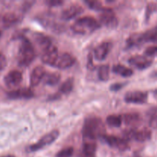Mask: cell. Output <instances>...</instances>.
Wrapping results in <instances>:
<instances>
[{"label":"cell","mask_w":157,"mask_h":157,"mask_svg":"<svg viewBox=\"0 0 157 157\" xmlns=\"http://www.w3.org/2000/svg\"><path fill=\"white\" fill-rule=\"evenodd\" d=\"M74 85H75V80L74 78H67L66 81H64L62 84H61L60 87L58 88V96L61 98L62 95H66L70 94L74 88Z\"/></svg>","instance_id":"cell-21"},{"label":"cell","mask_w":157,"mask_h":157,"mask_svg":"<svg viewBox=\"0 0 157 157\" xmlns=\"http://www.w3.org/2000/svg\"><path fill=\"white\" fill-rule=\"evenodd\" d=\"M133 157H140V156H133Z\"/></svg>","instance_id":"cell-36"},{"label":"cell","mask_w":157,"mask_h":157,"mask_svg":"<svg viewBox=\"0 0 157 157\" xmlns=\"http://www.w3.org/2000/svg\"><path fill=\"white\" fill-rule=\"evenodd\" d=\"M130 64L140 70L148 68L153 64V60L146 55H134L129 58Z\"/></svg>","instance_id":"cell-13"},{"label":"cell","mask_w":157,"mask_h":157,"mask_svg":"<svg viewBox=\"0 0 157 157\" xmlns=\"http://www.w3.org/2000/svg\"><path fill=\"white\" fill-rule=\"evenodd\" d=\"M148 99V94L144 91H130L124 96V101L128 104H143L147 103Z\"/></svg>","instance_id":"cell-9"},{"label":"cell","mask_w":157,"mask_h":157,"mask_svg":"<svg viewBox=\"0 0 157 157\" xmlns=\"http://www.w3.org/2000/svg\"><path fill=\"white\" fill-rule=\"evenodd\" d=\"M7 65V60L4 55L0 52V71L4 70L5 67Z\"/></svg>","instance_id":"cell-32"},{"label":"cell","mask_w":157,"mask_h":157,"mask_svg":"<svg viewBox=\"0 0 157 157\" xmlns=\"http://www.w3.org/2000/svg\"><path fill=\"white\" fill-rule=\"evenodd\" d=\"M83 12L84 8L82 6L78 3H72L61 12V17L64 20H71L81 15Z\"/></svg>","instance_id":"cell-12"},{"label":"cell","mask_w":157,"mask_h":157,"mask_svg":"<svg viewBox=\"0 0 157 157\" xmlns=\"http://www.w3.org/2000/svg\"><path fill=\"white\" fill-rule=\"evenodd\" d=\"M112 71H113V73L121 75L124 78H129V77H131L133 75V71L131 68L120 64L113 65Z\"/></svg>","instance_id":"cell-22"},{"label":"cell","mask_w":157,"mask_h":157,"mask_svg":"<svg viewBox=\"0 0 157 157\" xmlns=\"http://www.w3.org/2000/svg\"><path fill=\"white\" fill-rule=\"evenodd\" d=\"M33 40L37 46H38L42 52L52 45V39L48 35L41 32H36L33 34Z\"/></svg>","instance_id":"cell-17"},{"label":"cell","mask_w":157,"mask_h":157,"mask_svg":"<svg viewBox=\"0 0 157 157\" xmlns=\"http://www.w3.org/2000/svg\"><path fill=\"white\" fill-rule=\"evenodd\" d=\"M124 139L128 141L130 140H134L137 142L144 143L151 139L152 132L151 130L147 128H144L140 130L132 128L126 130L124 132Z\"/></svg>","instance_id":"cell-5"},{"label":"cell","mask_w":157,"mask_h":157,"mask_svg":"<svg viewBox=\"0 0 157 157\" xmlns=\"http://www.w3.org/2000/svg\"><path fill=\"white\" fill-rule=\"evenodd\" d=\"M60 135V132L58 130H53L48 133L44 135V136L41 138L35 144H32L29 147V151L31 152H36L38 150H41L46 146H48L50 144H53L55 140L58 138Z\"/></svg>","instance_id":"cell-4"},{"label":"cell","mask_w":157,"mask_h":157,"mask_svg":"<svg viewBox=\"0 0 157 157\" xmlns=\"http://www.w3.org/2000/svg\"><path fill=\"white\" fill-rule=\"evenodd\" d=\"M99 20L102 25L110 29L116 28L118 25V18L114 12L109 8H107L101 12Z\"/></svg>","instance_id":"cell-6"},{"label":"cell","mask_w":157,"mask_h":157,"mask_svg":"<svg viewBox=\"0 0 157 157\" xmlns=\"http://www.w3.org/2000/svg\"><path fill=\"white\" fill-rule=\"evenodd\" d=\"M122 121L127 126L130 127H136L140 124L141 121L140 115L136 112H130L125 113L121 115Z\"/></svg>","instance_id":"cell-18"},{"label":"cell","mask_w":157,"mask_h":157,"mask_svg":"<svg viewBox=\"0 0 157 157\" xmlns=\"http://www.w3.org/2000/svg\"><path fill=\"white\" fill-rule=\"evenodd\" d=\"M105 126L102 120L98 117H90L84 121L82 128L83 140H96L105 136Z\"/></svg>","instance_id":"cell-1"},{"label":"cell","mask_w":157,"mask_h":157,"mask_svg":"<svg viewBox=\"0 0 157 157\" xmlns=\"http://www.w3.org/2000/svg\"><path fill=\"white\" fill-rule=\"evenodd\" d=\"M126 84H127V83H115V84H113L110 85V90L111 91L117 92L121 90V89H122Z\"/></svg>","instance_id":"cell-31"},{"label":"cell","mask_w":157,"mask_h":157,"mask_svg":"<svg viewBox=\"0 0 157 157\" xmlns=\"http://www.w3.org/2000/svg\"><path fill=\"white\" fill-rule=\"evenodd\" d=\"M2 23L5 28H9L19 21L20 17L13 12H7L2 16Z\"/></svg>","instance_id":"cell-20"},{"label":"cell","mask_w":157,"mask_h":157,"mask_svg":"<svg viewBox=\"0 0 157 157\" xmlns=\"http://www.w3.org/2000/svg\"><path fill=\"white\" fill-rule=\"evenodd\" d=\"M23 79L22 74L18 70L10 71L4 77V83L6 87L9 89H14L18 87Z\"/></svg>","instance_id":"cell-7"},{"label":"cell","mask_w":157,"mask_h":157,"mask_svg":"<svg viewBox=\"0 0 157 157\" xmlns=\"http://www.w3.org/2000/svg\"><path fill=\"white\" fill-rule=\"evenodd\" d=\"M98 78L101 81H107L110 78V67L108 64H103L98 68Z\"/></svg>","instance_id":"cell-24"},{"label":"cell","mask_w":157,"mask_h":157,"mask_svg":"<svg viewBox=\"0 0 157 157\" xmlns=\"http://www.w3.org/2000/svg\"><path fill=\"white\" fill-rule=\"evenodd\" d=\"M74 151H75V150H74L73 147H66V148L60 150L56 154V157H71L74 154Z\"/></svg>","instance_id":"cell-28"},{"label":"cell","mask_w":157,"mask_h":157,"mask_svg":"<svg viewBox=\"0 0 157 157\" xmlns=\"http://www.w3.org/2000/svg\"><path fill=\"white\" fill-rule=\"evenodd\" d=\"M21 42L18 52V62L20 66L28 67L30 65L36 57V52L32 43L26 37L19 35Z\"/></svg>","instance_id":"cell-2"},{"label":"cell","mask_w":157,"mask_h":157,"mask_svg":"<svg viewBox=\"0 0 157 157\" xmlns=\"http://www.w3.org/2000/svg\"><path fill=\"white\" fill-rule=\"evenodd\" d=\"M103 139L110 147L118 149L121 151H125L129 148L128 140L124 138L113 136V135H105Z\"/></svg>","instance_id":"cell-8"},{"label":"cell","mask_w":157,"mask_h":157,"mask_svg":"<svg viewBox=\"0 0 157 157\" xmlns=\"http://www.w3.org/2000/svg\"><path fill=\"white\" fill-rule=\"evenodd\" d=\"M45 3L51 7H56V6H61L64 3V2L60 1V0H51V1L45 2Z\"/></svg>","instance_id":"cell-33"},{"label":"cell","mask_w":157,"mask_h":157,"mask_svg":"<svg viewBox=\"0 0 157 157\" xmlns=\"http://www.w3.org/2000/svg\"><path fill=\"white\" fill-rule=\"evenodd\" d=\"M107 124L111 127H120L122 124V118L117 115H110L106 119Z\"/></svg>","instance_id":"cell-25"},{"label":"cell","mask_w":157,"mask_h":157,"mask_svg":"<svg viewBox=\"0 0 157 157\" xmlns=\"http://www.w3.org/2000/svg\"><path fill=\"white\" fill-rule=\"evenodd\" d=\"M0 157H15L12 155H7V156H0Z\"/></svg>","instance_id":"cell-34"},{"label":"cell","mask_w":157,"mask_h":157,"mask_svg":"<svg viewBox=\"0 0 157 157\" xmlns=\"http://www.w3.org/2000/svg\"><path fill=\"white\" fill-rule=\"evenodd\" d=\"M157 9V6L155 3L150 2L147 5V11H146V19L149 20L150 19V16H151L152 13L155 12Z\"/></svg>","instance_id":"cell-29"},{"label":"cell","mask_w":157,"mask_h":157,"mask_svg":"<svg viewBox=\"0 0 157 157\" xmlns=\"http://www.w3.org/2000/svg\"><path fill=\"white\" fill-rule=\"evenodd\" d=\"M46 75V71L42 66H37L32 70L30 75V84L32 87L38 86L43 81Z\"/></svg>","instance_id":"cell-16"},{"label":"cell","mask_w":157,"mask_h":157,"mask_svg":"<svg viewBox=\"0 0 157 157\" xmlns=\"http://www.w3.org/2000/svg\"><path fill=\"white\" fill-rule=\"evenodd\" d=\"M84 2L87 4V6H88L90 9H93V10L96 11H104V9H106L107 8L104 7L102 5V3L99 1H86Z\"/></svg>","instance_id":"cell-27"},{"label":"cell","mask_w":157,"mask_h":157,"mask_svg":"<svg viewBox=\"0 0 157 157\" xmlns=\"http://www.w3.org/2000/svg\"><path fill=\"white\" fill-rule=\"evenodd\" d=\"M101 25L92 16H84L78 18L71 25V30L78 35H90L98 29Z\"/></svg>","instance_id":"cell-3"},{"label":"cell","mask_w":157,"mask_h":157,"mask_svg":"<svg viewBox=\"0 0 157 157\" xmlns=\"http://www.w3.org/2000/svg\"><path fill=\"white\" fill-rule=\"evenodd\" d=\"M75 57L72 56L69 53H62L59 55L56 63H55L54 67L59 69H67L72 67L75 64Z\"/></svg>","instance_id":"cell-15"},{"label":"cell","mask_w":157,"mask_h":157,"mask_svg":"<svg viewBox=\"0 0 157 157\" xmlns=\"http://www.w3.org/2000/svg\"><path fill=\"white\" fill-rule=\"evenodd\" d=\"M112 48V44L109 41H103L94 49V58L98 61H104Z\"/></svg>","instance_id":"cell-14"},{"label":"cell","mask_w":157,"mask_h":157,"mask_svg":"<svg viewBox=\"0 0 157 157\" xmlns=\"http://www.w3.org/2000/svg\"><path fill=\"white\" fill-rule=\"evenodd\" d=\"M1 35H2V32H0V36H1Z\"/></svg>","instance_id":"cell-35"},{"label":"cell","mask_w":157,"mask_h":157,"mask_svg":"<svg viewBox=\"0 0 157 157\" xmlns=\"http://www.w3.org/2000/svg\"><path fill=\"white\" fill-rule=\"evenodd\" d=\"M149 117H150L149 124L150 127L157 129V107L150 109L149 111Z\"/></svg>","instance_id":"cell-26"},{"label":"cell","mask_w":157,"mask_h":157,"mask_svg":"<svg viewBox=\"0 0 157 157\" xmlns=\"http://www.w3.org/2000/svg\"><path fill=\"white\" fill-rule=\"evenodd\" d=\"M35 96L34 91L30 87H21L15 89L7 93V98L11 100L31 99Z\"/></svg>","instance_id":"cell-11"},{"label":"cell","mask_w":157,"mask_h":157,"mask_svg":"<svg viewBox=\"0 0 157 157\" xmlns=\"http://www.w3.org/2000/svg\"><path fill=\"white\" fill-rule=\"evenodd\" d=\"M137 38L140 44L148 41H157V25L144 33H137Z\"/></svg>","instance_id":"cell-19"},{"label":"cell","mask_w":157,"mask_h":157,"mask_svg":"<svg viewBox=\"0 0 157 157\" xmlns=\"http://www.w3.org/2000/svg\"><path fill=\"white\" fill-rule=\"evenodd\" d=\"M61 78V75L58 72H50V73H46L43 81L47 85L54 86L59 82Z\"/></svg>","instance_id":"cell-23"},{"label":"cell","mask_w":157,"mask_h":157,"mask_svg":"<svg viewBox=\"0 0 157 157\" xmlns=\"http://www.w3.org/2000/svg\"><path fill=\"white\" fill-rule=\"evenodd\" d=\"M146 56L153 57L157 56V46H150L148 47L144 52Z\"/></svg>","instance_id":"cell-30"},{"label":"cell","mask_w":157,"mask_h":157,"mask_svg":"<svg viewBox=\"0 0 157 157\" xmlns=\"http://www.w3.org/2000/svg\"><path fill=\"white\" fill-rule=\"evenodd\" d=\"M58 57H59V54H58V48L55 45H54V44H52L50 47L48 48L46 50L42 52L41 61L44 64L54 67L57 60H58Z\"/></svg>","instance_id":"cell-10"}]
</instances>
